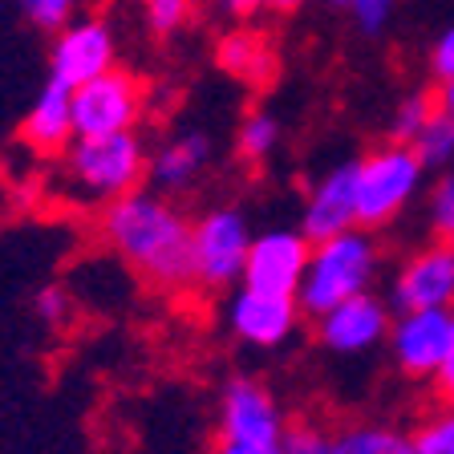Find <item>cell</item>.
Instances as JSON below:
<instances>
[{"label": "cell", "mask_w": 454, "mask_h": 454, "mask_svg": "<svg viewBox=\"0 0 454 454\" xmlns=\"http://www.w3.org/2000/svg\"><path fill=\"white\" fill-rule=\"evenodd\" d=\"M389 309H454V244L434 239L402 260L389 284Z\"/></svg>", "instance_id": "obj_13"}, {"label": "cell", "mask_w": 454, "mask_h": 454, "mask_svg": "<svg viewBox=\"0 0 454 454\" xmlns=\"http://www.w3.org/2000/svg\"><path fill=\"white\" fill-rule=\"evenodd\" d=\"M215 66L223 69L227 77L252 85V90H264L276 77V49H272V41H268V33L236 25L215 41Z\"/></svg>", "instance_id": "obj_17"}, {"label": "cell", "mask_w": 454, "mask_h": 454, "mask_svg": "<svg viewBox=\"0 0 454 454\" xmlns=\"http://www.w3.org/2000/svg\"><path fill=\"white\" fill-rule=\"evenodd\" d=\"M414 154L422 159L426 170H446L454 167V118L446 110H434L426 118V126L418 130V138L410 142Z\"/></svg>", "instance_id": "obj_20"}, {"label": "cell", "mask_w": 454, "mask_h": 454, "mask_svg": "<svg viewBox=\"0 0 454 454\" xmlns=\"http://www.w3.org/2000/svg\"><path fill=\"white\" fill-rule=\"evenodd\" d=\"M402 4V0H349L345 9L353 12V20H357L361 33H369V37H378L381 28L394 20V9Z\"/></svg>", "instance_id": "obj_28"}, {"label": "cell", "mask_w": 454, "mask_h": 454, "mask_svg": "<svg viewBox=\"0 0 454 454\" xmlns=\"http://www.w3.org/2000/svg\"><path fill=\"white\" fill-rule=\"evenodd\" d=\"M418 454H454V402H442L438 414H430L414 430Z\"/></svg>", "instance_id": "obj_23"}, {"label": "cell", "mask_w": 454, "mask_h": 454, "mask_svg": "<svg viewBox=\"0 0 454 454\" xmlns=\"http://www.w3.org/2000/svg\"><path fill=\"white\" fill-rule=\"evenodd\" d=\"M378 268H381V247L373 239V231H365V227H349L340 236L317 239L309 252L301 293H296L304 317L312 321V317H321L325 309L349 301V296L373 293Z\"/></svg>", "instance_id": "obj_3"}, {"label": "cell", "mask_w": 454, "mask_h": 454, "mask_svg": "<svg viewBox=\"0 0 454 454\" xmlns=\"http://www.w3.org/2000/svg\"><path fill=\"white\" fill-rule=\"evenodd\" d=\"M223 325L231 333V340H239L244 349L272 353V349H284L301 333L304 309L296 296L260 293V288L236 284L223 304Z\"/></svg>", "instance_id": "obj_6"}, {"label": "cell", "mask_w": 454, "mask_h": 454, "mask_svg": "<svg viewBox=\"0 0 454 454\" xmlns=\"http://www.w3.org/2000/svg\"><path fill=\"white\" fill-rule=\"evenodd\" d=\"M280 446L284 454H337L333 450V434L321 422H309V418H296V422L284 426Z\"/></svg>", "instance_id": "obj_25"}, {"label": "cell", "mask_w": 454, "mask_h": 454, "mask_svg": "<svg viewBox=\"0 0 454 454\" xmlns=\"http://www.w3.org/2000/svg\"><path fill=\"white\" fill-rule=\"evenodd\" d=\"M252 223L239 207L219 203V207L199 211L191 219V268H195V293L227 296L244 280L247 247H252Z\"/></svg>", "instance_id": "obj_4"}, {"label": "cell", "mask_w": 454, "mask_h": 454, "mask_svg": "<svg viewBox=\"0 0 454 454\" xmlns=\"http://www.w3.org/2000/svg\"><path fill=\"white\" fill-rule=\"evenodd\" d=\"M438 110V102L426 90L418 94H406L402 102L394 106V118H389V142H414L418 130L426 126V118Z\"/></svg>", "instance_id": "obj_22"}, {"label": "cell", "mask_w": 454, "mask_h": 454, "mask_svg": "<svg viewBox=\"0 0 454 454\" xmlns=\"http://www.w3.org/2000/svg\"><path fill=\"white\" fill-rule=\"evenodd\" d=\"M296 227H301L312 244L357 227V159L333 162L321 179L312 183L309 195H304L301 223Z\"/></svg>", "instance_id": "obj_14"}, {"label": "cell", "mask_w": 454, "mask_h": 454, "mask_svg": "<svg viewBox=\"0 0 454 454\" xmlns=\"http://www.w3.org/2000/svg\"><path fill=\"white\" fill-rule=\"evenodd\" d=\"M211 159H215V146L203 130H183L170 134L167 142H159L151 151V167H146V183L167 195H187L199 183L207 179Z\"/></svg>", "instance_id": "obj_15"}, {"label": "cell", "mask_w": 454, "mask_h": 454, "mask_svg": "<svg viewBox=\"0 0 454 454\" xmlns=\"http://www.w3.org/2000/svg\"><path fill=\"white\" fill-rule=\"evenodd\" d=\"M389 312L394 309L373 293L349 296V301L325 309L321 317H312V337L321 349L337 353V357H365L378 345H386L389 325H394Z\"/></svg>", "instance_id": "obj_8"}, {"label": "cell", "mask_w": 454, "mask_h": 454, "mask_svg": "<svg viewBox=\"0 0 454 454\" xmlns=\"http://www.w3.org/2000/svg\"><path fill=\"white\" fill-rule=\"evenodd\" d=\"M94 231L151 293L159 296L195 293L191 215L179 207L175 195L146 183V187L98 207Z\"/></svg>", "instance_id": "obj_1"}, {"label": "cell", "mask_w": 454, "mask_h": 454, "mask_svg": "<svg viewBox=\"0 0 454 454\" xmlns=\"http://www.w3.org/2000/svg\"><path fill=\"white\" fill-rule=\"evenodd\" d=\"M422 159L410 142H386L357 159V227L381 231L422 191Z\"/></svg>", "instance_id": "obj_5"}, {"label": "cell", "mask_w": 454, "mask_h": 454, "mask_svg": "<svg viewBox=\"0 0 454 454\" xmlns=\"http://www.w3.org/2000/svg\"><path fill=\"white\" fill-rule=\"evenodd\" d=\"M33 317L45 329H66L69 317H74V296H69L66 284H41L33 293Z\"/></svg>", "instance_id": "obj_26"}, {"label": "cell", "mask_w": 454, "mask_h": 454, "mask_svg": "<svg viewBox=\"0 0 454 454\" xmlns=\"http://www.w3.org/2000/svg\"><path fill=\"white\" fill-rule=\"evenodd\" d=\"M17 4H20V12L37 28H45V33H57L61 25H69L74 9H77V0H17Z\"/></svg>", "instance_id": "obj_27"}, {"label": "cell", "mask_w": 454, "mask_h": 454, "mask_svg": "<svg viewBox=\"0 0 454 454\" xmlns=\"http://www.w3.org/2000/svg\"><path fill=\"white\" fill-rule=\"evenodd\" d=\"M146 82L134 69L114 66L102 77L74 90V126L77 134H118L138 130L146 118Z\"/></svg>", "instance_id": "obj_7"}, {"label": "cell", "mask_w": 454, "mask_h": 454, "mask_svg": "<svg viewBox=\"0 0 454 454\" xmlns=\"http://www.w3.org/2000/svg\"><path fill=\"white\" fill-rule=\"evenodd\" d=\"M450 312L454 309H406L394 312L389 325V357L394 369L410 381H430L438 361L446 353V337H450Z\"/></svg>", "instance_id": "obj_12"}, {"label": "cell", "mask_w": 454, "mask_h": 454, "mask_svg": "<svg viewBox=\"0 0 454 454\" xmlns=\"http://www.w3.org/2000/svg\"><path fill=\"white\" fill-rule=\"evenodd\" d=\"M114 66H118V37L106 17H77L57 28V41L49 49V77L77 90Z\"/></svg>", "instance_id": "obj_9"}, {"label": "cell", "mask_w": 454, "mask_h": 454, "mask_svg": "<svg viewBox=\"0 0 454 454\" xmlns=\"http://www.w3.org/2000/svg\"><path fill=\"white\" fill-rule=\"evenodd\" d=\"M146 167H151V146L142 130L77 134L53 159V175L66 199L90 211L146 187Z\"/></svg>", "instance_id": "obj_2"}, {"label": "cell", "mask_w": 454, "mask_h": 454, "mask_svg": "<svg viewBox=\"0 0 454 454\" xmlns=\"http://www.w3.org/2000/svg\"><path fill=\"white\" fill-rule=\"evenodd\" d=\"M450 244H454V239H450Z\"/></svg>", "instance_id": "obj_36"}, {"label": "cell", "mask_w": 454, "mask_h": 454, "mask_svg": "<svg viewBox=\"0 0 454 454\" xmlns=\"http://www.w3.org/2000/svg\"><path fill=\"white\" fill-rule=\"evenodd\" d=\"M280 118L268 110H247L244 122L236 126V159L247 167H264L276 151H280Z\"/></svg>", "instance_id": "obj_19"}, {"label": "cell", "mask_w": 454, "mask_h": 454, "mask_svg": "<svg viewBox=\"0 0 454 454\" xmlns=\"http://www.w3.org/2000/svg\"><path fill=\"white\" fill-rule=\"evenodd\" d=\"M434 389H438V397L442 402H454V312H450V337H446V353H442V361H438V369H434Z\"/></svg>", "instance_id": "obj_31"}, {"label": "cell", "mask_w": 454, "mask_h": 454, "mask_svg": "<svg viewBox=\"0 0 454 454\" xmlns=\"http://www.w3.org/2000/svg\"><path fill=\"white\" fill-rule=\"evenodd\" d=\"M309 252L312 239L304 236L301 227H268L255 231L252 247H247V264H244V280L247 288L260 293H280V296H296L309 268Z\"/></svg>", "instance_id": "obj_11"}, {"label": "cell", "mask_w": 454, "mask_h": 454, "mask_svg": "<svg viewBox=\"0 0 454 454\" xmlns=\"http://www.w3.org/2000/svg\"><path fill=\"white\" fill-rule=\"evenodd\" d=\"M438 110H446L454 118V77H446V82H438V94H434Z\"/></svg>", "instance_id": "obj_33"}, {"label": "cell", "mask_w": 454, "mask_h": 454, "mask_svg": "<svg viewBox=\"0 0 454 454\" xmlns=\"http://www.w3.org/2000/svg\"><path fill=\"white\" fill-rule=\"evenodd\" d=\"M309 0H268V9H276V12H296V9H304Z\"/></svg>", "instance_id": "obj_34"}, {"label": "cell", "mask_w": 454, "mask_h": 454, "mask_svg": "<svg viewBox=\"0 0 454 454\" xmlns=\"http://www.w3.org/2000/svg\"><path fill=\"white\" fill-rule=\"evenodd\" d=\"M333 4H349V0H333Z\"/></svg>", "instance_id": "obj_35"}, {"label": "cell", "mask_w": 454, "mask_h": 454, "mask_svg": "<svg viewBox=\"0 0 454 454\" xmlns=\"http://www.w3.org/2000/svg\"><path fill=\"white\" fill-rule=\"evenodd\" d=\"M426 215L434 227L438 239H454V167L438 170L434 187H430V203H426Z\"/></svg>", "instance_id": "obj_24"}, {"label": "cell", "mask_w": 454, "mask_h": 454, "mask_svg": "<svg viewBox=\"0 0 454 454\" xmlns=\"http://www.w3.org/2000/svg\"><path fill=\"white\" fill-rule=\"evenodd\" d=\"M215 12H223L227 20H252L260 9H268V0H211Z\"/></svg>", "instance_id": "obj_32"}, {"label": "cell", "mask_w": 454, "mask_h": 454, "mask_svg": "<svg viewBox=\"0 0 454 454\" xmlns=\"http://www.w3.org/2000/svg\"><path fill=\"white\" fill-rule=\"evenodd\" d=\"M211 454H284L280 442H255V438H223L215 434Z\"/></svg>", "instance_id": "obj_30"}, {"label": "cell", "mask_w": 454, "mask_h": 454, "mask_svg": "<svg viewBox=\"0 0 454 454\" xmlns=\"http://www.w3.org/2000/svg\"><path fill=\"white\" fill-rule=\"evenodd\" d=\"M288 414L276 394L252 373L227 378L215 402V434L223 438H255V442H280Z\"/></svg>", "instance_id": "obj_10"}, {"label": "cell", "mask_w": 454, "mask_h": 454, "mask_svg": "<svg viewBox=\"0 0 454 454\" xmlns=\"http://www.w3.org/2000/svg\"><path fill=\"white\" fill-rule=\"evenodd\" d=\"M333 450L337 454H418L414 434H402L397 426H381V422L340 426L333 434Z\"/></svg>", "instance_id": "obj_18"}, {"label": "cell", "mask_w": 454, "mask_h": 454, "mask_svg": "<svg viewBox=\"0 0 454 454\" xmlns=\"http://www.w3.org/2000/svg\"><path fill=\"white\" fill-rule=\"evenodd\" d=\"M142 4V20L159 41L175 37L195 20V0H138Z\"/></svg>", "instance_id": "obj_21"}, {"label": "cell", "mask_w": 454, "mask_h": 454, "mask_svg": "<svg viewBox=\"0 0 454 454\" xmlns=\"http://www.w3.org/2000/svg\"><path fill=\"white\" fill-rule=\"evenodd\" d=\"M430 74H434L438 82L454 77V25H446L442 33H438L434 49H430Z\"/></svg>", "instance_id": "obj_29"}, {"label": "cell", "mask_w": 454, "mask_h": 454, "mask_svg": "<svg viewBox=\"0 0 454 454\" xmlns=\"http://www.w3.org/2000/svg\"><path fill=\"white\" fill-rule=\"evenodd\" d=\"M74 138V90L61 85L57 77H49L41 85V94L33 98V106L25 110V118H20V142L37 159H57Z\"/></svg>", "instance_id": "obj_16"}]
</instances>
